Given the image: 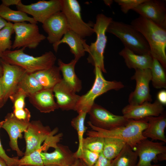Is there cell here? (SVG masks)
<instances>
[{"instance_id": "obj_1", "label": "cell", "mask_w": 166, "mask_h": 166, "mask_svg": "<svg viewBox=\"0 0 166 166\" xmlns=\"http://www.w3.org/2000/svg\"><path fill=\"white\" fill-rule=\"evenodd\" d=\"M131 24L144 36L150 48L151 54L166 69V29L139 16Z\"/></svg>"}, {"instance_id": "obj_2", "label": "cell", "mask_w": 166, "mask_h": 166, "mask_svg": "<svg viewBox=\"0 0 166 166\" xmlns=\"http://www.w3.org/2000/svg\"><path fill=\"white\" fill-rule=\"evenodd\" d=\"M87 123L92 129L87 131L86 134L88 136L119 139L124 141L133 149L140 141L147 138L142 134L148 126L147 121L145 118L138 120L129 119L126 125L111 130L97 127L89 121Z\"/></svg>"}, {"instance_id": "obj_3", "label": "cell", "mask_w": 166, "mask_h": 166, "mask_svg": "<svg viewBox=\"0 0 166 166\" xmlns=\"http://www.w3.org/2000/svg\"><path fill=\"white\" fill-rule=\"evenodd\" d=\"M25 49L22 48L6 51L2 54L0 59L9 64L19 66L30 73L47 69L54 65L57 58L52 51L34 57L25 53Z\"/></svg>"}, {"instance_id": "obj_4", "label": "cell", "mask_w": 166, "mask_h": 166, "mask_svg": "<svg viewBox=\"0 0 166 166\" xmlns=\"http://www.w3.org/2000/svg\"><path fill=\"white\" fill-rule=\"evenodd\" d=\"M106 32L116 36L124 47L136 54L151 53L149 45L144 36L131 24L113 20L108 26Z\"/></svg>"}, {"instance_id": "obj_5", "label": "cell", "mask_w": 166, "mask_h": 166, "mask_svg": "<svg viewBox=\"0 0 166 166\" xmlns=\"http://www.w3.org/2000/svg\"><path fill=\"white\" fill-rule=\"evenodd\" d=\"M113 20L112 18L103 14H98L93 27L97 35L96 40L90 45L86 44L85 46V52L89 53L88 62L94 67H98L104 73H106L104 64V53L107 41L106 32Z\"/></svg>"}, {"instance_id": "obj_6", "label": "cell", "mask_w": 166, "mask_h": 166, "mask_svg": "<svg viewBox=\"0 0 166 166\" xmlns=\"http://www.w3.org/2000/svg\"><path fill=\"white\" fill-rule=\"evenodd\" d=\"M94 72L95 79L92 87L86 94L80 96L76 106L75 111L78 113L81 112L88 113L95 103V100L99 96L109 90H119L124 87L120 81L105 80L98 67L95 66Z\"/></svg>"}, {"instance_id": "obj_7", "label": "cell", "mask_w": 166, "mask_h": 166, "mask_svg": "<svg viewBox=\"0 0 166 166\" xmlns=\"http://www.w3.org/2000/svg\"><path fill=\"white\" fill-rule=\"evenodd\" d=\"M61 11L64 14L70 30L77 34L83 38L94 33V24L86 23L83 20L81 7L76 0H61Z\"/></svg>"}, {"instance_id": "obj_8", "label": "cell", "mask_w": 166, "mask_h": 166, "mask_svg": "<svg viewBox=\"0 0 166 166\" xmlns=\"http://www.w3.org/2000/svg\"><path fill=\"white\" fill-rule=\"evenodd\" d=\"M13 28L15 34L12 45L13 49L22 48L35 49L46 38L44 35L40 33L37 23H14Z\"/></svg>"}, {"instance_id": "obj_9", "label": "cell", "mask_w": 166, "mask_h": 166, "mask_svg": "<svg viewBox=\"0 0 166 166\" xmlns=\"http://www.w3.org/2000/svg\"><path fill=\"white\" fill-rule=\"evenodd\" d=\"M89 121L93 126L106 130H111L126 125L129 119L123 116L117 115L94 103L88 113Z\"/></svg>"}, {"instance_id": "obj_10", "label": "cell", "mask_w": 166, "mask_h": 166, "mask_svg": "<svg viewBox=\"0 0 166 166\" xmlns=\"http://www.w3.org/2000/svg\"><path fill=\"white\" fill-rule=\"evenodd\" d=\"M16 8L18 10L32 16L37 22L42 24L52 15L61 11L62 2L61 0H42L28 5L21 2Z\"/></svg>"}, {"instance_id": "obj_11", "label": "cell", "mask_w": 166, "mask_h": 166, "mask_svg": "<svg viewBox=\"0 0 166 166\" xmlns=\"http://www.w3.org/2000/svg\"><path fill=\"white\" fill-rule=\"evenodd\" d=\"M131 79L136 81V86L129 95V104L136 105L145 102H151L152 99L149 87L151 79L150 69H135Z\"/></svg>"}, {"instance_id": "obj_12", "label": "cell", "mask_w": 166, "mask_h": 166, "mask_svg": "<svg viewBox=\"0 0 166 166\" xmlns=\"http://www.w3.org/2000/svg\"><path fill=\"white\" fill-rule=\"evenodd\" d=\"M132 10L140 16L166 29V4L165 1L146 0Z\"/></svg>"}, {"instance_id": "obj_13", "label": "cell", "mask_w": 166, "mask_h": 166, "mask_svg": "<svg viewBox=\"0 0 166 166\" xmlns=\"http://www.w3.org/2000/svg\"><path fill=\"white\" fill-rule=\"evenodd\" d=\"M51 131L49 126H44L40 121L30 122L24 132L26 146L24 155H28L39 148Z\"/></svg>"}, {"instance_id": "obj_14", "label": "cell", "mask_w": 166, "mask_h": 166, "mask_svg": "<svg viewBox=\"0 0 166 166\" xmlns=\"http://www.w3.org/2000/svg\"><path fill=\"white\" fill-rule=\"evenodd\" d=\"M163 142H155L147 139L138 143L133 150L137 154L139 159L136 166H155L152 165V161H156L157 156L166 153V147Z\"/></svg>"}, {"instance_id": "obj_15", "label": "cell", "mask_w": 166, "mask_h": 166, "mask_svg": "<svg viewBox=\"0 0 166 166\" xmlns=\"http://www.w3.org/2000/svg\"><path fill=\"white\" fill-rule=\"evenodd\" d=\"M42 27L47 34L48 41L52 45L59 41L70 30L66 18L62 12L52 15L42 23Z\"/></svg>"}, {"instance_id": "obj_16", "label": "cell", "mask_w": 166, "mask_h": 166, "mask_svg": "<svg viewBox=\"0 0 166 166\" xmlns=\"http://www.w3.org/2000/svg\"><path fill=\"white\" fill-rule=\"evenodd\" d=\"M163 105L157 100L153 103L145 102L136 105L128 104L122 109L123 116L128 119L138 120L149 117L158 116L164 113Z\"/></svg>"}, {"instance_id": "obj_17", "label": "cell", "mask_w": 166, "mask_h": 166, "mask_svg": "<svg viewBox=\"0 0 166 166\" xmlns=\"http://www.w3.org/2000/svg\"><path fill=\"white\" fill-rule=\"evenodd\" d=\"M29 122L17 118L13 113H8L2 121V128L8 133L10 139V145L12 150L15 151L18 156H22L24 153L19 149L18 144V138L22 137V133L26 129Z\"/></svg>"}, {"instance_id": "obj_18", "label": "cell", "mask_w": 166, "mask_h": 166, "mask_svg": "<svg viewBox=\"0 0 166 166\" xmlns=\"http://www.w3.org/2000/svg\"><path fill=\"white\" fill-rule=\"evenodd\" d=\"M0 65L3 70L2 79L5 90L4 99L6 103L10 96L18 89L21 79L27 72L19 66L9 64L0 59Z\"/></svg>"}, {"instance_id": "obj_19", "label": "cell", "mask_w": 166, "mask_h": 166, "mask_svg": "<svg viewBox=\"0 0 166 166\" xmlns=\"http://www.w3.org/2000/svg\"><path fill=\"white\" fill-rule=\"evenodd\" d=\"M53 92L59 108L62 110L75 111L80 96L62 79L53 87Z\"/></svg>"}, {"instance_id": "obj_20", "label": "cell", "mask_w": 166, "mask_h": 166, "mask_svg": "<svg viewBox=\"0 0 166 166\" xmlns=\"http://www.w3.org/2000/svg\"><path fill=\"white\" fill-rule=\"evenodd\" d=\"M51 152H42L41 155L44 165H54L58 166H70L76 158L69 147L58 144Z\"/></svg>"}, {"instance_id": "obj_21", "label": "cell", "mask_w": 166, "mask_h": 166, "mask_svg": "<svg viewBox=\"0 0 166 166\" xmlns=\"http://www.w3.org/2000/svg\"><path fill=\"white\" fill-rule=\"evenodd\" d=\"M27 97L30 103L41 113H49L59 108L52 89H43Z\"/></svg>"}, {"instance_id": "obj_22", "label": "cell", "mask_w": 166, "mask_h": 166, "mask_svg": "<svg viewBox=\"0 0 166 166\" xmlns=\"http://www.w3.org/2000/svg\"><path fill=\"white\" fill-rule=\"evenodd\" d=\"M62 43L66 44L69 46L70 51L74 55V59L77 61L85 55V46L87 44L85 40L71 30L68 31L59 41L52 45L55 52H57L59 45Z\"/></svg>"}, {"instance_id": "obj_23", "label": "cell", "mask_w": 166, "mask_h": 166, "mask_svg": "<svg viewBox=\"0 0 166 166\" xmlns=\"http://www.w3.org/2000/svg\"><path fill=\"white\" fill-rule=\"evenodd\" d=\"M148 126L143 132V136L152 140H159L166 142L164 130L166 127V115L163 113L157 117H149L145 118Z\"/></svg>"}, {"instance_id": "obj_24", "label": "cell", "mask_w": 166, "mask_h": 166, "mask_svg": "<svg viewBox=\"0 0 166 166\" xmlns=\"http://www.w3.org/2000/svg\"><path fill=\"white\" fill-rule=\"evenodd\" d=\"M119 54L124 58L127 66L129 69L135 70L150 69L151 68L153 58L151 53L139 55L124 47Z\"/></svg>"}, {"instance_id": "obj_25", "label": "cell", "mask_w": 166, "mask_h": 166, "mask_svg": "<svg viewBox=\"0 0 166 166\" xmlns=\"http://www.w3.org/2000/svg\"><path fill=\"white\" fill-rule=\"evenodd\" d=\"M58 67L54 65L32 73L43 89H52L62 79Z\"/></svg>"}, {"instance_id": "obj_26", "label": "cell", "mask_w": 166, "mask_h": 166, "mask_svg": "<svg viewBox=\"0 0 166 166\" xmlns=\"http://www.w3.org/2000/svg\"><path fill=\"white\" fill-rule=\"evenodd\" d=\"M77 61L74 59L68 63H64L61 59L57 61L58 67L61 71L63 80L76 92L82 89L81 81L78 78L75 71V67Z\"/></svg>"}, {"instance_id": "obj_27", "label": "cell", "mask_w": 166, "mask_h": 166, "mask_svg": "<svg viewBox=\"0 0 166 166\" xmlns=\"http://www.w3.org/2000/svg\"><path fill=\"white\" fill-rule=\"evenodd\" d=\"M138 157L136 152L126 143L117 156L111 160V166H136Z\"/></svg>"}, {"instance_id": "obj_28", "label": "cell", "mask_w": 166, "mask_h": 166, "mask_svg": "<svg viewBox=\"0 0 166 166\" xmlns=\"http://www.w3.org/2000/svg\"><path fill=\"white\" fill-rule=\"evenodd\" d=\"M0 16L7 22L14 23L28 22L31 23H37L32 17L19 10H15L2 4L0 5Z\"/></svg>"}, {"instance_id": "obj_29", "label": "cell", "mask_w": 166, "mask_h": 166, "mask_svg": "<svg viewBox=\"0 0 166 166\" xmlns=\"http://www.w3.org/2000/svg\"><path fill=\"white\" fill-rule=\"evenodd\" d=\"M126 144L124 141L119 139L104 138V145L102 153L106 158L112 160L119 154Z\"/></svg>"}, {"instance_id": "obj_30", "label": "cell", "mask_w": 166, "mask_h": 166, "mask_svg": "<svg viewBox=\"0 0 166 166\" xmlns=\"http://www.w3.org/2000/svg\"><path fill=\"white\" fill-rule=\"evenodd\" d=\"M151 81L153 87L156 89L166 88V75L165 69L160 62L153 58L150 69Z\"/></svg>"}, {"instance_id": "obj_31", "label": "cell", "mask_w": 166, "mask_h": 166, "mask_svg": "<svg viewBox=\"0 0 166 166\" xmlns=\"http://www.w3.org/2000/svg\"><path fill=\"white\" fill-rule=\"evenodd\" d=\"M26 94L27 96L43 89L32 73L26 72L21 79L18 86Z\"/></svg>"}, {"instance_id": "obj_32", "label": "cell", "mask_w": 166, "mask_h": 166, "mask_svg": "<svg viewBox=\"0 0 166 166\" xmlns=\"http://www.w3.org/2000/svg\"><path fill=\"white\" fill-rule=\"evenodd\" d=\"M72 119L71 121L72 126L77 131L79 141V145L77 150L74 153L75 157L81 152L82 149V143L84 139V135L87 127L85 125V120L87 113L81 112Z\"/></svg>"}, {"instance_id": "obj_33", "label": "cell", "mask_w": 166, "mask_h": 166, "mask_svg": "<svg viewBox=\"0 0 166 166\" xmlns=\"http://www.w3.org/2000/svg\"><path fill=\"white\" fill-rule=\"evenodd\" d=\"M14 33L13 23L10 22L0 30V56L3 52L12 49L11 39Z\"/></svg>"}, {"instance_id": "obj_34", "label": "cell", "mask_w": 166, "mask_h": 166, "mask_svg": "<svg viewBox=\"0 0 166 166\" xmlns=\"http://www.w3.org/2000/svg\"><path fill=\"white\" fill-rule=\"evenodd\" d=\"M41 147L29 154L24 156L18 159L17 165L18 166H43V162L41 156V153L43 152Z\"/></svg>"}, {"instance_id": "obj_35", "label": "cell", "mask_w": 166, "mask_h": 166, "mask_svg": "<svg viewBox=\"0 0 166 166\" xmlns=\"http://www.w3.org/2000/svg\"><path fill=\"white\" fill-rule=\"evenodd\" d=\"M104 138L98 136H89L84 138L82 148L93 152L100 153L102 152L104 145Z\"/></svg>"}, {"instance_id": "obj_36", "label": "cell", "mask_w": 166, "mask_h": 166, "mask_svg": "<svg viewBox=\"0 0 166 166\" xmlns=\"http://www.w3.org/2000/svg\"><path fill=\"white\" fill-rule=\"evenodd\" d=\"M26 97L27 96L25 92L22 89L18 88L9 98L13 104V110L24 108Z\"/></svg>"}, {"instance_id": "obj_37", "label": "cell", "mask_w": 166, "mask_h": 166, "mask_svg": "<svg viewBox=\"0 0 166 166\" xmlns=\"http://www.w3.org/2000/svg\"><path fill=\"white\" fill-rule=\"evenodd\" d=\"M100 153L82 148L81 153L76 157L89 166H93L99 156Z\"/></svg>"}, {"instance_id": "obj_38", "label": "cell", "mask_w": 166, "mask_h": 166, "mask_svg": "<svg viewBox=\"0 0 166 166\" xmlns=\"http://www.w3.org/2000/svg\"><path fill=\"white\" fill-rule=\"evenodd\" d=\"M146 0H115L114 2L120 6L122 12L126 14L130 10H132Z\"/></svg>"}, {"instance_id": "obj_39", "label": "cell", "mask_w": 166, "mask_h": 166, "mask_svg": "<svg viewBox=\"0 0 166 166\" xmlns=\"http://www.w3.org/2000/svg\"><path fill=\"white\" fill-rule=\"evenodd\" d=\"M2 121H0V129L2 128ZM0 157L5 161L8 166L17 165L18 158H11L8 156L3 148L0 140Z\"/></svg>"}, {"instance_id": "obj_40", "label": "cell", "mask_w": 166, "mask_h": 166, "mask_svg": "<svg viewBox=\"0 0 166 166\" xmlns=\"http://www.w3.org/2000/svg\"><path fill=\"white\" fill-rule=\"evenodd\" d=\"M12 113L14 116L18 120L28 122H30V113L27 108L13 110Z\"/></svg>"}, {"instance_id": "obj_41", "label": "cell", "mask_w": 166, "mask_h": 166, "mask_svg": "<svg viewBox=\"0 0 166 166\" xmlns=\"http://www.w3.org/2000/svg\"><path fill=\"white\" fill-rule=\"evenodd\" d=\"M111 160L106 158L101 152L93 166H111Z\"/></svg>"}, {"instance_id": "obj_42", "label": "cell", "mask_w": 166, "mask_h": 166, "mask_svg": "<svg viewBox=\"0 0 166 166\" xmlns=\"http://www.w3.org/2000/svg\"><path fill=\"white\" fill-rule=\"evenodd\" d=\"M4 98L5 90L1 76L0 77V109L6 103Z\"/></svg>"}, {"instance_id": "obj_43", "label": "cell", "mask_w": 166, "mask_h": 166, "mask_svg": "<svg viewBox=\"0 0 166 166\" xmlns=\"http://www.w3.org/2000/svg\"><path fill=\"white\" fill-rule=\"evenodd\" d=\"M157 100L163 105H166V91L162 90L160 91L157 94Z\"/></svg>"}, {"instance_id": "obj_44", "label": "cell", "mask_w": 166, "mask_h": 166, "mask_svg": "<svg viewBox=\"0 0 166 166\" xmlns=\"http://www.w3.org/2000/svg\"><path fill=\"white\" fill-rule=\"evenodd\" d=\"M2 4L3 5L9 7L11 5H18L22 1L21 0H2Z\"/></svg>"}, {"instance_id": "obj_45", "label": "cell", "mask_w": 166, "mask_h": 166, "mask_svg": "<svg viewBox=\"0 0 166 166\" xmlns=\"http://www.w3.org/2000/svg\"><path fill=\"white\" fill-rule=\"evenodd\" d=\"M166 159V153H161L158 154L156 156V161H163Z\"/></svg>"}, {"instance_id": "obj_46", "label": "cell", "mask_w": 166, "mask_h": 166, "mask_svg": "<svg viewBox=\"0 0 166 166\" xmlns=\"http://www.w3.org/2000/svg\"><path fill=\"white\" fill-rule=\"evenodd\" d=\"M8 22L0 16V30L4 27L7 24Z\"/></svg>"}, {"instance_id": "obj_47", "label": "cell", "mask_w": 166, "mask_h": 166, "mask_svg": "<svg viewBox=\"0 0 166 166\" xmlns=\"http://www.w3.org/2000/svg\"><path fill=\"white\" fill-rule=\"evenodd\" d=\"M70 166H81V161L77 158H76L74 162Z\"/></svg>"}, {"instance_id": "obj_48", "label": "cell", "mask_w": 166, "mask_h": 166, "mask_svg": "<svg viewBox=\"0 0 166 166\" xmlns=\"http://www.w3.org/2000/svg\"><path fill=\"white\" fill-rule=\"evenodd\" d=\"M0 166H8L5 161L0 157Z\"/></svg>"}, {"instance_id": "obj_49", "label": "cell", "mask_w": 166, "mask_h": 166, "mask_svg": "<svg viewBox=\"0 0 166 166\" xmlns=\"http://www.w3.org/2000/svg\"><path fill=\"white\" fill-rule=\"evenodd\" d=\"M105 3L108 6H110L113 2L112 0H104Z\"/></svg>"}, {"instance_id": "obj_50", "label": "cell", "mask_w": 166, "mask_h": 166, "mask_svg": "<svg viewBox=\"0 0 166 166\" xmlns=\"http://www.w3.org/2000/svg\"><path fill=\"white\" fill-rule=\"evenodd\" d=\"M3 73V68L2 66L0 65V77L2 76Z\"/></svg>"}, {"instance_id": "obj_51", "label": "cell", "mask_w": 166, "mask_h": 166, "mask_svg": "<svg viewBox=\"0 0 166 166\" xmlns=\"http://www.w3.org/2000/svg\"><path fill=\"white\" fill-rule=\"evenodd\" d=\"M81 166H89L81 160Z\"/></svg>"}, {"instance_id": "obj_52", "label": "cell", "mask_w": 166, "mask_h": 166, "mask_svg": "<svg viewBox=\"0 0 166 166\" xmlns=\"http://www.w3.org/2000/svg\"><path fill=\"white\" fill-rule=\"evenodd\" d=\"M43 166H58L56 165H44Z\"/></svg>"}, {"instance_id": "obj_53", "label": "cell", "mask_w": 166, "mask_h": 166, "mask_svg": "<svg viewBox=\"0 0 166 166\" xmlns=\"http://www.w3.org/2000/svg\"><path fill=\"white\" fill-rule=\"evenodd\" d=\"M155 166H160L159 164H157V165H156Z\"/></svg>"}, {"instance_id": "obj_54", "label": "cell", "mask_w": 166, "mask_h": 166, "mask_svg": "<svg viewBox=\"0 0 166 166\" xmlns=\"http://www.w3.org/2000/svg\"><path fill=\"white\" fill-rule=\"evenodd\" d=\"M18 166V165H12V166Z\"/></svg>"}]
</instances>
